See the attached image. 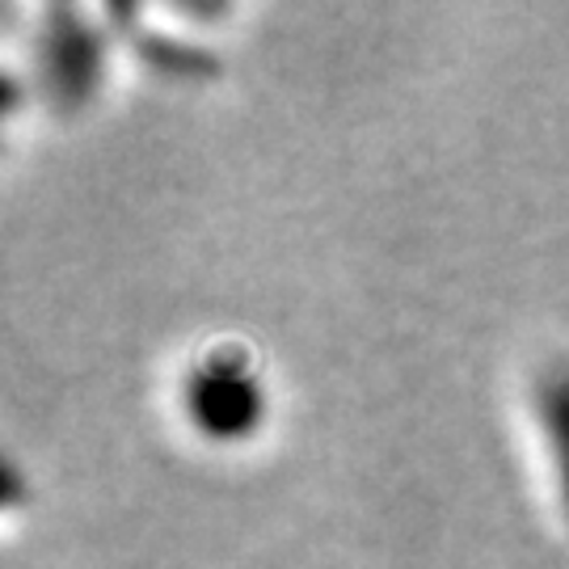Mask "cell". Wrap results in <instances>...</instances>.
Here are the masks:
<instances>
[{"instance_id": "277c9868", "label": "cell", "mask_w": 569, "mask_h": 569, "mask_svg": "<svg viewBox=\"0 0 569 569\" xmlns=\"http://www.w3.org/2000/svg\"><path fill=\"white\" fill-rule=\"evenodd\" d=\"M143 60L152 63L157 72H164V77H186V81H203V77L216 72V56L211 51L182 39H164V34L143 42Z\"/></svg>"}, {"instance_id": "3957f363", "label": "cell", "mask_w": 569, "mask_h": 569, "mask_svg": "<svg viewBox=\"0 0 569 569\" xmlns=\"http://www.w3.org/2000/svg\"><path fill=\"white\" fill-rule=\"evenodd\" d=\"M536 409L549 435V456H552V477H557V493L569 519V367L549 371L540 388H536Z\"/></svg>"}, {"instance_id": "6da1fadb", "label": "cell", "mask_w": 569, "mask_h": 569, "mask_svg": "<svg viewBox=\"0 0 569 569\" xmlns=\"http://www.w3.org/2000/svg\"><path fill=\"white\" fill-rule=\"evenodd\" d=\"M190 427L211 443H241L266 422V388L237 350L207 355L182 385Z\"/></svg>"}, {"instance_id": "7a4b0ae2", "label": "cell", "mask_w": 569, "mask_h": 569, "mask_svg": "<svg viewBox=\"0 0 569 569\" xmlns=\"http://www.w3.org/2000/svg\"><path fill=\"white\" fill-rule=\"evenodd\" d=\"M106 42L77 9H51L39 39V77L60 110H77L102 81Z\"/></svg>"}]
</instances>
